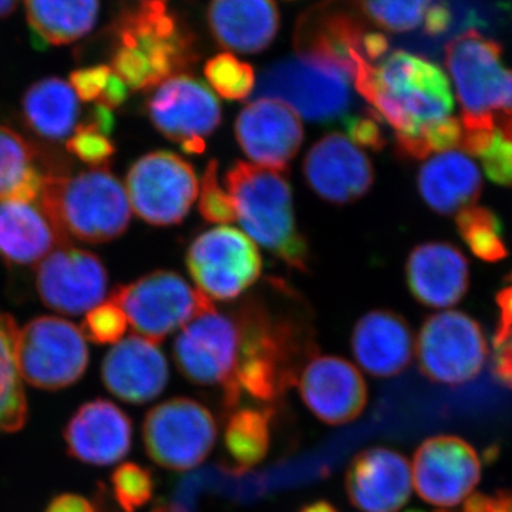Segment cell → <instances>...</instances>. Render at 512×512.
Instances as JSON below:
<instances>
[{
	"label": "cell",
	"mask_w": 512,
	"mask_h": 512,
	"mask_svg": "<svg viewBox=\"0 0 512 512\" xmlns=\"http://www.w3.org/2000/svg\"><path fill=\"white\" fill-rule=\"evenodd\" d=\"M369 23L359 0H320L296 23V56L345 74L353 83L357 60L365 57Z\"/></svg>",
	"instance_id": "obj_10"
},
{
	"label": "cell",
	"mask_w": 512,
	"mask_h": 512,
	"mask_svg": "<svg viewBox=\"0 0 512 512\" xmlns=\"http://www.w3.org/2000/svg\"><path fill=\"white\" fill-rule=\"evenodd\" d=\"M127 323L126 313L116 302L109 299L87 312L82 330L86 339L99 345H107L120 342L126 333Z\"/></svg>",
	"instance_id": "obj_41"
},
{
	"label": "cell",
	"mask_w": 512,
	"mask_h": 512,
	"mask_svg": "<svg viewBox=\"0 0 512 512\" xmlns=\"http://www.w3.org/2000/svg\"><path fill=\"white\" fill-rule=\"evenodd\" d=\"M446 66L461 106L464 134L493 133L495 120L512 117V70L504 67L503 47L477 29L447 43Z\"/></svg>",
	"instance_id": "obj_6"
},
{
	"label": "cell",
	"mask_w": 512,
	"mask_h": 512,
	"mask_svg": "<svg viewBox=\"0 0 512 512\" xmlns=\"http://www.w3.org/2000/svg\"><path fill=\"white\" fill-rule=\"evenodd\" d=\"M299 512H339L335 505L328 501H315L312 504L303 505Z\"/></svg>",
	"instance_id": "obj_53"
},
{
	"label": "cell",
	"mask_w": 512,
	"mask_h": 512,
	"mask_svg": "<svg viewBox=\"0 0 512 512\" xmlns=\"http://www.w3.org/2000/svg\"><path fill=\"white\" fill-rule=\"evenodd\" d=\"M451 12L444 3H436L427 10L424 16V33L429 36H440L446 33L451 25Z\"/></svg>",
	"instance_id": "obj_47"
},
{
	"label": "cell",
	"mask_w": 512,
	"mask_h": 512,
	"mask_svg": "<svg viewBox=\"0 0 512 512\" xmlns=\"http://www.w3.org/2000/svg\"><path fill=\"white\" fill-rule=\"evenodd\" d=\"M220 164L211 160L202 174L200 212L205 221L211 224H232L237 221L234 198L220 183Z\"/></svg>",
	"instance_id": "obj_39"
},
{
	"label": "cell",
	"mask_w": 512,
	"mask_h": 512,
	"mask_svg": "<svg viewBox=\"0 0 512 512\" xmlns=\"http://www.w3.org/2000/svg\"><path fill=\"white\" fill-rule=\"evenodd\" d=\"M128 92H130V89H128L127 84L113 73L103 96L100 97L97 103L109 107L110 110L117 109L121 104L126 103Z\"/></svg>",
	"instance_id": "obj_50"
},
{
	"label": "cell",
	"mask_w": 512,
	"mask_h": 512,
	"mask_svg": "<svg viewBox=\"0 0 512 512\" xmlns=\"http://www.w3.org/2000/svg\"><path fill=\"white\" fill-rule=\"evenodd\" d=\"M494 372L512 389V338L495 346Z\"/></svg>",
	"instance_id": "obj_49"
},
{
	"label": "cell",
	"mask_w": 512,
	"mask_h": 512,
	"mask_svg": "<svg viewBox=\"0 0 512 512\" xmlns=\"http://www.w3.org/2000/svg\"><path fill=\"white\" fill-rule=\"evenodd\" d=\"M22 111L30 130L45 140H66L79 126V97L57 77L33 83L23 96Z\"/></svg>",
	"instance_id": "obj_30"
},
{
	"label": "cell",
	"mask_w": 512,
	"mask_h": 512,
	"mask_svg": "<svg viewBox=\"0 0 512 512\" xmlns=\"http://www.w3.org/2000/svg\"><path fill=\"white\" fill-rule=\"evenodd\" d=\"M90 124H93L94 127L99 128L100 131H103L107 136H111L114 130V124H116V119H114L113 110H110L109 107L103 106V104L97 103L90 113L89 119Z\"/></svg>",
	"instance_id": "obj_52"
},
{
	"label": "cell",
	"mask_w": 512,
	"mask_h": 512,
	"mask_svg": "<svg viewBox=\"0 0 512 512\" xmlns=\"http://www.w3.org/2000/svg\"><path fill=\"white\" fill-rule=\"evenodd\" d=\"M417 187L423 201L440 215H454L476 205L483 191L477 164L461 151H446L420 168Z\"/></svg>",
	"instance_id": "obj_29"
},
{
	"label": "cell",
	"mask_w": 512,
	"mask_h": 512,
	"mask_svg": "<svg viewBox=\"0 0 512 512\" xmlns=\"http://www.w3.org/2000/svg\"><path fill=\"white\" fill-rule=\"evenodd\" d=\"M114 498L123 512H136L151 500L154 478L147 468L126 463L113 474Z\"/></svg>",
	"instance_id": "obj_38"
},
{
	"label": "cell",
	"mask_w": 512,
	"mask_h": 512,
	"mask_svg": "<svg viewBox=\"0 0 512 512\" xmlns=\"http://www.w3.org/2000/svg\"><path fill=\"white\" fill-rule=\"evenodd\" d=\"M20 0H0V18L12 15L18 8Z\"/></svg>",
	"instance_id": "obj_54"
},
{
	"label": "cell",
	"mask_w": 512,
	"mask_h": 512,
	"mask_svg": "<svg viewBox=\"0 0 512 512\" xmlns=\"http://www.w3.org/2000/svg\"><path fill=\"white\" fill-rule=\"evenodd\" d=\"M101 379L123 402L143 404L164 392L170 370L157 343L133 335L121 339L104 357Z\"/></svg>",
	"instance_id": "obj_23"
},
{
	"label": "cell",
	"mask_w": 512,
	"mask_h": 512,
	"mask_svg": "<svg viewBox=\"0 0 512 512\" xmlns=\"http://www.w3.org/2000/svg\"><path fill=\"white\" fill-rule=\"evenodd\" d=\"M109 275L99 256L63 245L40 261L36 291L53 311L80 315L103 303Z\"/></svg>",
	"instance_id": "obj_17"
},
{
	"label": "cell",
	"mask_w": 512,
	"mask_h": 512,
	"mask_svg": "<svg viewBox=\"0 0 512 512\" xmlns=\"http://www.w3.org/2000/svg\"><path fill=\"white\" fill-rule=\"evenodd\" d=\"M204 74L212 89L225 100H245L255 89L254 67L231 53H221L208 60Z\"/></svg>",
	"instance_id": "obj_36"
},
{
	"label": "cell",
	"mask_w": 512,
	"mask_h": 512,
	"mask_svg": "<svg viewBox=\"0 0 512 512\" xmlns=\"http://www.w3.org/2000/svg\"><path fill=\"white\" fill-rule=\"evenodd\" d=\"M185 261L198 291L221 302L239 298L262 274L255 242L228 225L198 235L188 247Z\"/></svg>",
	"instance_id": "obj_11"
},
{
	"label": "cell",
	"mask_w": 512,
	"mask_h": 512,
	"mask_svg": "<svg viewBox=\"0 0 512 512\" xmlns=\"http://www.w3.org/2000/svg\"><path fill=\"white\" fill-rule=\"evenodd\" d=\"M352 350L357 363L369 375L393 377L412 363L416 342L403 316L387 309H376L356 323Z\"/></svg>",
	"instance_id": "obj_26"
},
{
	"label": "cell",
	"mask_w": 512,
	"mask_h": 512,
	"mask_svg": "<svg viewBox=\"0 0 512 512\" xmlns=\"http://www.w3.org/2000/svg\"><path fill=\"white\" fill-rule=\"evenodd\" d=\"M66 147L70 154L94 168H101L109 163L116 153V146L110 136L89 121L76 127L72 136L67 138Z\"/></svg>",
	"instance_id": "obj_40"
},
{
	"label": "cell",
	"mask_w": 512,
	"mask_h": 512,
	"mask_svg": "<svg viewBox=\"0 0 512 512\" xmlns=\"http://www.w3.org/2000/svg\"><path fill=\"white\" fill-rule=\"evenodd\" d=\"M109 299L123 309L140 336L154 343L215 309L210 298L173 271L151 272L119 286Z\"/></svg>",
	"instance_id": "obj_7"
},
{
	"label": "cell",
	"mask_w": 512,
	"mask_h": 512,
	"mask_svg": "<svg viewBox=\"0 0 512 512\" xmlns=\"http://www.w3.org/2000/svg\"><path fill=\"white\" fill-rule=\"evenodd\" d=\"M235 137L256 164L286 173L303 143L301 116L284 101L255 99L239 113Z\"/></svg>",
	"instance_id": "obj_19"
},
{
	"label": "cell",
	"mask_w": 512,
	"mask_h": 512,
	"mask_svg": "<svg viewBox=\"0 0 512 512\" xmlns=\"http://www.w3.org/2000/svg\"><path fill=\"white\" fill-rule=\"evenodd\" d=\"M303 175L311 190L333 205H348L365 197L375 184L370 158L340 133L326 134L303 161Z\"/></svg>",
	"instance_id": "obj_20"
},
{
	"label": "cell",
	"mask_w": 512,
	"mask_h": 512,
	"mask_svg": "<svg viewBox=\"0 0 512 512\" xmlns=\"http://www.w3.org/2000/svg\"><path fill=\"white\" fill-rule=\"evenodd\" d=\"M46 512H99L87 498L76 494H63L56 497Z\"/></svg>",
	"instance_id": "obj_48"
},
{
	"label": "cell",
	"mask_w": 512,
	"mask_h": 512,
	"mask_svg": "<svg viewBox=\"0 0 512 512\" xmlns=\"http://www.w3.org/2000/svg\"><path fill=\"white\" fill-rule=\"evenodd\" d=\"M343 127L349 140L356 147L366 150L382 151L387 146L386 134L383 130V119L373 109H365L360 113L346 114Z\"/></svg>",
	"instance_id": "obj_42"
},
{
	"label": "cell",
	"mask_w": 512,
	"mask_h": 512,
	"mask_svg": "<svg viewBox=\"0 0 512 512\" xmlns=\"http://www.w3.org/2000/svg\"><path fill=\"white\" fill-rule=\"evenodd\" d=\"M67 245L39 200H0V258L32 265Z\"/></svg>",
	"instance_id": "obj_28"
},
{
	"label": "cell",
	"mask_w": 512,
	"mask_h": 512,
	"mask_svg": "<svg viewBox=\"0 0 512 512\" xmlns=\"http://www.w3.org/2000/svg\"><path fill=\"white\" fill-rule=\"evenodd\" d=\"M224 441L235 466H258L271 444V414L268 410H238L229 417Z\"/></svg>",
	"instance_id": "obj_34"
},
{
	"label": "cell",
	"mask_w": 512,
	"mask_h": 512,
	"mask_svg": "<svg viewBox=\"0 0 512 512\" xmlns=\"http://www.w3.org/2000/svg\"><path fill=\"white\" fill-rule=\"evenodd\" d=\"M413 298L429 308H450L464 298L470 285L466 256L448 242L417 245L406 264Z\"/></svg>",
	"instance_id": "obj_25"
},
{
	"label": "cell",
	"mask_w": 512,
	"mask_h": 512,
	"mask_svg": "<svg viewBox=\"0 0 512 512\" xmlns=\"http://www.w3.org/2000/svg\"><path fill=\"white\" fill-rule=\"evenodd\" d=\"M458 232L470 251L484 262H500L508 256L503 222L485 207H468L456 215Z\"/></svg>",
	"instance_id": "obj_35"
},
{
	"label": "cell",
	"mask_w": 512,
	"mask_h": 512,
	"mask_svg": "<svg viewBox=\"0 0 512 512\" xmlns=\"http://www.w3.org/2000/svg\"><path fill=\"white\" fill-rule=\"evenodd\" d=\"M217 424L210 410L188 397H175L147 413L144 447L158 466L184 471L198 467L215 446Z\"/></svg>",
	"instance_id": "obj_13"
},
{
	"label": "cell",
	"mask_w": 512,
	"mask_h": 512,
	"mask_svg": "<svg viewBox=\"0 0 512 512\" xmlns=\"http://www.w3.org/2000/svg\"><path fill=\"white\" fill-rule=\"evenodd\" d=\"M35 147L18 131L0 126V200L37 201L47 175Z\"/></svg>",
	"instance_id": "obj_32"
},
{
	"label": "cell",
	"mask_w": 512,
	"mask_h": 512,
	"mask_svg": "<svg viewBox=\"0 0 512 512\" xmlns=\"http://www.w3.org/2000/svg\"><path fill=\"white\" fill-rule=\"evenodd\" d=\"M224 184L249 237L289 268L308 271L309 245L296 225L292 188L285 173L237 161L225 174Z\"/></svg>",
	"instance_id": "obj_4"
},
{
	"label": "cell",
	"mask_w": 512,
	"mask_h": 512,
	"mask_svg": "<svg viewBox=\"0 0 512 512\" xmlns=\"http://www.w3.org/2000/svg\"><path fill=\"white\" fill-rule=\"evenodd\" d=\"M25 9L36 43L64 46L92 32L100 0H25Z\"/></svg>",
	"instance_id": "obj_31"
},
{
	"label": "cell",
	"mask_w": 512,
	"mask_h": 512,
	"mask_svg": "<svg viewBox=\"0 0 512 512\" xmlns=\"http://www.w3.org/2000/svg\"><path fill=\"white\" fill-rule=\"evenodd\" d=\"M498 130H500L505 137L510 138L512 141V117H507V119H500V128H498Z\"/></svg>",
	"instance_id": "obj_56"
},
{
	"label": "cell",
	"mask_w": 512,
	"mask_h": 512,
	"mask_svg": "<svg viewBox=\"0 0 512 512\" xmlns=\"http://www.w3.org/2000/svg\"><path fill=\"white\" fill-rule=\"evenodd\" d=\"M39 202L64 238L89 244L121 237L133 211L126 188L103 167L47 175Z\"/></svg>",
	"instance_id": "obj_5"
},
{
	"label": "cell",
	"mask_w": 512,
	"mask_h": 512,
	"mask_svg": "<svg viewBox=\"0 0 512 512\" xmlns=\"http://www.w3.org/2000/svg\"><path fill=\"white\" fill-rule=\"evenodd\" d=\"M352 84L345 74L295 56L266 67L254 97L284 101L306 120L329 124L348 114Z\"/></svg>",
	"instance_id": "obj_8"
},
{
	"label": "cell",
	"mask_w": 512,
	"mask_h": 512,
	"mask_svg": "<svg viewBox=\"0 0 512 512\" xmlns=\"http://www.w3.org/2000/svg\"><path fill=\"white\" fill-rule=\"evenodd\" d=\"M234 313L241 329V348L237 372L224 394L225 404L237 406L244 393L259 402H275L298 382L303 362L315 356L311 330L305 320L271 309L261 292L235 306Z\"/></svg>",
	"instance_id": "obj_2"
},
{
	"label": "cell",
	"mask_w": 512,
	"mask_h": 512,
	"mask_svg": "<svg viewBox=\"0 0 512 512\" xmlns=\"http://www.w3.org/2000/svg\"><path fill=\"white\" fill-rule=\"evenodd\" d=\"M498 320L497 333H495L494 346L501 345L505 340L512 338V272L508 276V284L497 295Z\"/></svg>",
	"instance_id": "obj_45"
},
{
	"label": "cell",
	"mask_w": 512,
	"mask_h": 512,
	"mask_svg": "<svg viewBox=\"0 0 512 512\" xmlns=\"http://www.w3.org/2000/svg\"><path fill=\"white\" fill-rule=\"evenodd\" d=\"M298 384L303 403L330 426L350 423L365 410V379L356 366L343 357H311L298 377Z\"/></svg>",
	"instance_id": "obj_21"
},
{
	"label": "cell",
	"mask_w": 512,
	"mask_h": 512,
	"mask_svg": "<svg viewBox=\"0 0 512 512\" xmlns=\"http://www.w3.org/2000/svg\"><path fill=\"white\" fill-rule=\"evenodd\" d=\"M412 476L424 501L454 507L480 483L481 461L477 451L456 436L431 437L414 454Z\"/></svg>",
	"instance_id": "obj_18"
},
{
	"label": "cell",
	"mask_w": 512,
	"mask_h": 512,
	"mask_svg": "<svg viewBox=\"0 0 512 512\" xmlns=\"http://www.w3.org/2000/svg\"><path fill=\"white\" fill-rule=\"evenodd\" d=\"M416 355L427 379L456 386L470 382L483 370L487 339L481 326L466 313L440 312L421 326Z\"/></svg>",
	"instance_id": "obj_14"
},
{
	"label": "cell",
	"mask_w": 512,
	"mask_h": 512,
	"mask_svg": "<svg viewBox=\"0 0 512 512\" xmlns=\"http://www.w3.org/2000/svg\"><path fill=\"white\" fill-rule=\"evenodd\" d=\"M133 426L130 417L109 400L83 404L64 430L70 456L93 466H111L127 456Z\"/></svg>",
	"instance_id": "obj_24"
},
{
	"label": "cell",
	"mask_w": 512,
	"mask_h": 512,
	"mask_svg": "<svg viewBox=\"0 0 512 512\" xmlns=\"http://www.w3.org/2000/svg\"><path fill=\"white\" fill-rule=\"evenodd\" d=\"M18 336L15 319L0 312V434L15 433L28 421V399L16 357Z\"/></svg>",
	"instance_id": "obj_33"
},
{
	"label": "cell",
	"mask_w": 512,
	"mask_h": 512,
	"mask_svg": "<svg viewBox=\"0 0 512 512\" xmlns=\"http://www.w3.org/2000/svg\"><path fill=\"white\" fill-rule=\"evenodd\" d=\"M481 158L487 177L493 183L512 187V141L500 130H495L493 140L488 144Z\"/></svg>",
	"instance_id": "obj_43"
},
{
	"label": "cell",
	"mask_w": 512,
	"mask_h": 512,
	"mask_svg": "<svg viewBox=\"0 0 512 512\" xmlns=\"http://www.w3.org/2000/svg\"><path fill=\"white\" fill-rule=\"evenodd\" d=\"M148 117L184 153L202 154L207 138L220 127V101L207 84L190 74H178L156 87L147 104Z\"/></svg>",
	"instance_id": "obj_15"
},
{
	"label": "cell",
	"mask_w": 512,
	"mask_h": 512,
	"mask_svg": "<svg viewBox=\"0 0 512 512\" xmlns=\"http://www.w3.org/2000/svg\"><path fill=\"white\" fill-rule=\"evenodd\" d=\"M431 0H359L369 22L390 33H406L423 22Z\"/></svg>",
	"instance_id": "obj_37"
},
{
	"label": "cell",
	"mask_w": 512,
	"mask_h": 512,
	"mask_svg": "<svg viewBox=\"0 0 512 512\" xmlns=\"http://www.w3.org/2000/svg\"><path fill=\"white\" fill-rule=\"evenodd\" d=\"M389 40L383 33L369 32L363 42V56L370 63L379 62L384 56L389 55Z\"/></svg>",
	"instance_id": "obj_51"
},
{
	"label": "cell",
	"mask_w": 512,
	"mask_h": 512,
	"mask_svg": "<svg viewBox=\"0 0 512 512\" xmlns=\"http://www.w3.org/2000/svg\"><path fill=\"white\" fill-rule=\"evenodd\" d=\"M241 329L235 313L217 309L191 320L174 342L178 370L198 386H221L224 394L237 372Z\"/></svg>",
	"instance_id": "obj_16"
},
{
	"label": "cell",
	"mask_w": 512,
	"mask_h": 512,
	"mask_svg": "<svg viewBox=\"0 0 512 512\" xmlns=\"http://www.w3.org/2000/svg\"><path fill=\"white\" fill-rule=\"evenodd\" d=\"M151 512H188L183 505L178 503H161Z\"/></svg>",
	"instance_id": "obj_55"
},
{
	"label": "cell",
	"mask_w": 512,
	"mask_h": 512,
	"mask_svg": "<svg viewBox=\"0 0 512 512\" xmlns=\"http://www.w3.org/2000/svg\"><path fill=\"white\" fill-rule=\"evenodd\" d=\"M345 484L350 503L357 510L399 512L412 494V467L392 448H366L350 463Z\"/></svg>",
	"instance_id": "obj_22"
},
{
	"label": "cell",
	"mask_w": 512,
	"mask_h": 512,
	"mask_svg": "<svg viewBox=\"0 0 512 512\" xmlns=\"http://www.w3.org/2000/svg\"><path fill=\"white\" fill-rule=\"evenodd\" d=\"M412 512H420V511H412Z\"/></svg>",
	"instance_id": "obj_57"
},
{
	"label": "cell",
	"mask_w": 512,
	"mask_h": 512,
	"mask_svg": "<svg viewBox=\"0 0 512 512\" xmlns=\"http://www.w3.org/2000/svg\"><path fill=\"white\" fill-rule=\"evenodd\" d=\"M207 20L218 45L244 55L268 49L281 25L272 0H211Z\"/></svg>",
	"instance_id": "obj_27"
},
{
	"label": "cell",
	"mask_w": 512,
	"mask_h": 512,
	"mask_svg": "<svg viewBox=\"0 0 512 512\" xmlns=\"http://www.w3.org/2000/svg\"><path fill=\"white\" fill-rule=\"evenodd\" d=\"M466 512H512V495L500 493L495 497L476 495L466 504Z\"/></svg>",
	"instance_id": "obj_46"
},
{
	"label": "cell",
	"mask_w": 512,
	"mask_h": 512,
	"mask_svg": "<svg viewBox=\"0 0 512 512\" xmlns=\"http://www.w3.org/2000/svg\"><path fill=\"white\" fill-rule=\"evenodd\" d=\"M111 74H113V70L106 64L83 67V69L74 70L70 74L69 84L76 96L84 103L99 101L109 84Z\"/></svg>",
	"instance_id": "obj_44"
},
{
	"label": "cell",
	"mask_w": 512,
	"mask_h": 512,
	"mask_svg": "<svg viewBox=\"0 0 512 512\" xmlns=\"http://www.w3.org/2000/svg\"><path fill=\"white\" fill-rule=\"evenodd\" d=\"M113 36L110 69L131 92L156 89L200 60L194 32L168 0H143L124 10Z\"/></svg>",
	"instance_id": "obj_3"
},
{
	"label": "cell",
	"mask_w": 512,
	"mask_h": 512,
	"mask_svg": "<svg viewBox=\"0 0 512 512\" xmlns=\"http://www.w3.org/2000/svg\"><path fill=\"white\" fill-rule=\"evenodd\" d=\"M353 87L394 130L400 156L409 158L424 128L451 117L447 74L423 56L394 50L376 63L357 60Z\"/></svg>",
	"instance_id": "obj_1"
},
{
	"label": "cell",
	"mask_w": 512,
	"mask_h": 512,
	"mask_svg": "<svg viewBox=\"0 0 512 512\" xmlns=\"http://www.w3.org/2000/svg\"><path fill=\"white\" fill-rule=\"evenodd\" d=\"M20 377L43 390L72 386L86 372L89 348L83 330L69 320L40 316L19 330Z\"/></svg>",
	"instance_id": "obj_9"
},
{
	"label": "cell",
	"mask_w": 512,
	"mask_h": 512,
	"mask_svg": "<svg viewBox=\"0 0 512 512\" xmlns=\"http://www.w3.org/2000/svg\"><path fill=\"white\" fill-rule=\"evenodd\" d=\"M131 210L153 227L180 224L198 197L195 168L173 151L138 158L127 174Z\"/></svg>",
	"instance_id": "obj_12"
}]
</instances>
